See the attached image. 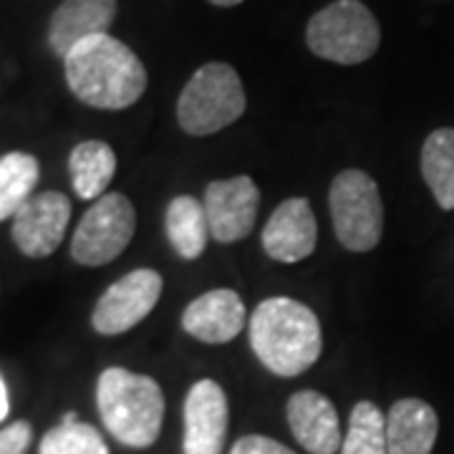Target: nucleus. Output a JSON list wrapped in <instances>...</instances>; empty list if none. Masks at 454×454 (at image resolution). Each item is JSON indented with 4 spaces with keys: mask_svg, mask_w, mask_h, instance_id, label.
<instances>
[{
    "mask_svg": "<svg viewBox=\"0 0 454 454\" xmlns=\"http://www.w3.org/2000/svg\"><path fill=\"white\" fill-rule=\"evenodd\" d=\"M250 346L268 372L293 379L321 356V324L309 306L293 298H268L250 318Z\"/></svg>",
    "mask_w": 454,
    "mask_h": 454,
    "instance_id": "2",
    "label": "nucleus"
},
{
    "mask_svg": "<svg viewBox=\"0 0 454 454\" xmlns=\"http://www.w3.org/2000/svg\"><path fill=\"white\" fill-rule=\"evenodd\" d=\"M64 71L74 97L94 109H129L146 91L145 64L109 33L82 41L64 59Z\"/></svg>",
    "mask_w": 454,
    "mask_h": 454,
    "instance_id": "1",
    "label": "nucleus"
},
{
    "mask_svg": "<svg viewBox=\"0 0 454 454\" xmlns=\"http://www.w3.org/2000/svg\"><path fill=\"white\" fill-rule=\"evenodd\" d=\"M331 217L339 243L351 253H369L384 235V202L379 184L361 169H343L333 179Z\"/></svg>",
    "mask_w": 454,
    "mask_h": 454,
    "instance_id": "6",
    "label": "nucleus"
},
{
    "mask_svg": "<svg viewBox=\"0 0 454 454\" xmlns=\"http://www.w3.org/2000/svg\"><path fill=\"white\" fill-rule=\"evenodd\" d=\"M116 18V0H64L49 20L51 51L66 59L86 38L109 33Z\"/></svg>",
    "mask_w": 454,
    "mask_h": 454,
    "instance_id": "14",
    "label": "nucleus"
},
{
    "mask_svg": "<svg viewBox=\"0 0 454 454\" xmlns=\"http://www.w3.org/2000/svg\"><path fill=\"white\" fill-rule=\"evenodd\" d=\"M182 328L202 343H227L245 328L243 298L230 288L202 293L182 313Z\"/></svg>",
    "mask_w": 454,
    "mask_h": 454,
    "instance_id": "15",
    "label": "nucleus"
},
{
    "mask_svg": "<svg viewBox=\"0 0 454 454\" xmlns=\"http://www.w3.org/2000/svg\"><path fill=\"white\" fill-rule=\"evenodd\" d=\"M41 454H109L97 427L86 422H61L41 442Z\"/></svg>",
    "mask_w": 454,
    "mask_h": 454,
    "instance_id": "22",
    "label": "nucleus"
},
{
    "mask_svg": "<svg viewBox=\"0 0 454 454\" xmlns=\"http://www.w3.org/2000/svg\"><path fill=\"white\" fill-rule=\"evenodd\" d=\"M288 424L293 437L310 454H336L340 452V424L336 406L318 391H295L288 399Z\"/></svg>",
    "mask_w": 454,
    "mask_h": 454,
    "instance_id": "13",
    "label": "nucleus"
},
{
    "mask_svg": "<svg viewBox=\"0 0 454 454\" xmlns=\"http://www.w3.org/2000/svg\"><path fill=\"white\" fill-rule=\"evenodd\" d=\"M137 212L121 192H106L83 212L71 238V258L86 268L116 260L134 238Z\"/></svg>",
    "mask_w": 454,
    "mask_h": 454,
    "instance_id": "7",
    "label": "nucleus"
},
{
    "mask_svg": "<svg viewBox=\"0 0 454 454\" xmlns=\"http://www.w3.org/2000/svg\"><path fill=\"white\" fill-rule=\"evenodd\" d=\"M33 427L28 422H13L0 429V454H28Z\"/></svg>",
    "mask_w": 454,
    "mask_h": 454,
    "instance_id": "23",
    "label": "nucleus"
},
{
    "mask_svg": "<svg viewBox=\"0 0 454 454\" xmlns=\"http://www.w3.org/2000/svg\"><path fill=\"white\" fill-rule=\"evenodd\" d=\"M205 215L210 235L223 245L247 238L258 220L260 190L250 177H230L210 182L205 190Z\"/></svg>",
    "mask_w": 454,
    "mask_h": 454,
    "instance_id": "9",
    "label": "nucleus"
},
{
    "mask_svg": "<svg viewBox=\"0 0 454 454\" xmlns=\"http://www.w3.org/2000/svg\"><path fill=\"white\" fill-rule=\"evenodd\" d=\"M162 276L152 268H139L119 278L94 306V331L101 336H119L131 331L154 310L162 295Z\"/></svg>",
    "mask_w": 454,
    "mask_h": 454,
    "instance_id": "8",
    "label": "nucleus"
},
{
    "mask_svg": "<svg viewBox=\"0 0 454 454\" xmlns=\"http://www.w3.org/2000/svg\"><path fill=\"white\" fill-rule=\"evenodd\" d=\"M247 109V98L238 71L230 64L212 61L197 68L184 83L177 101V121L192 137H210L238 121Z\"/></svg>",
    "mask_w": 454,
    "mask_h": 454,
    "instance_id": "4",
    "label": "nucleus"
},
{
    "mask_svg": "<svg viewBox=\"0 0 454 454\" xmlns=\"http://www.w3.org/2000/svg\"><path fill=\"white\" fill-rule=\"evenodd\" d=\"M97 406L112 437L131 450H146L160 439L164 394L152 376L131 373L121 366L101 372Z\"/></svg>",
    "mask_w": 454,
    "mask_h": 454,
    "instance_id": "3",
    "label": "nucleus"
},
{
    "mask_svg": "<svg viewBox=\"0 0 454 454\" xmlns=\"http://www.w3.org/2000/svg\"><path fill=\"white\" fill-rule=\"evenodd\" d=\"M422 177L442 210H454V129H434L422 146Z\"/></svg>",
    "mask_w": 454,
    "mask_h": 454,
    "instance_id": "19",
    "label": "nucleus"
},
{
    "mask_svg": "<svg viewBox=\"0 0 454 454\" xmlns=\"http://www.w3.org/2000/svg\"><path fill=\"white\" fill-rule=\"evenodd\" d=\"M164 227L179 258L197 260L205 253L210 240V223L200 200L190 195L175 197L164 215Z\"/></svg>",
    "mask_w": 454,
    "mask_h": 454,
    "instance_id": "17",
    "label": "nucleus"
},
{
    "mask_svg": "<svg viewBox=\"0 0 454 454\" xmlns=\"http://www.w3.org/2000/svg\"><path fill=\"white\" fill-rule=\"evenodd\" d=\"M230 422L225 389L202 379L184 399V454H223Z\"/></svg>",
    "mask_w": 454,
    "mask_h": 454,
    "instance_id": "11",
    "label": "nucleus"
},
{
    "mask_svg": "<svg viewBox=\"0 0 454 454\" xmlns=\"http://www.w3.org/2000/svg\"><path fill=\"white\" fill-rule=\"evenodd\" d=\"M230 454H295L291 447L280 444L276 439L262 437V434H247L235 442Z\"/></svg>",
    "mask_w": 454,
    "mask_h": 454,
    "instance_id": "24",
    "label": "nucleus"
},
{
    "mask_svg": "<svg viewBox=\"0 0 454 454\" xmlns=\"http://www.w3.org/2000/svg\"><path fill=\"white\" fill-rule=\"evenodd\" d=\"M318 225L309 200L291 197L280 202L262 230V250L278 262H301L316 250Z\"/></svg>",
    "mask_w": 454,
    "mask_h": 454,
    "instance_id": "12",
    "label": "nucleus"
},
{
    "mask_svg": "<svg viewBox=\"0 0 454 454\" xmlns=\"http://www.w3.org/2000/svg\"><path fill=\"white\" fill-rule=\"evenodd\" d=\"M8 391H5V381H3V376H0V422L8 417Z\"/></svg>",
    "mask_w": 454,
    "mask_h": 454,
    "instance_id": "25",
    "label": "nucleus"
},
{
    "mask_svg": "<svg viewBox=\"0 0 454 454\" xmlns=\"http://www.w3.org/2000/svg\"><path fill=\"white\" fill-rule=\"evenodd\" d=\"M309 49L331 64L356 66L379 51V20L361 0H336L309 20Z\"/></svg>",
    "mask_w": 454,
    "mask_h": 454,
    "instance_id": "5",
    "label": "nucleus"
},
{
    "mask_svg": "<svg viewBox=\"0 0 454 454\" xmlns=\"http://www.w3.org/2000/svg\"><path fill=\"white\" fill-rule=\"evenodd\" d=\"M68 220L71 200L64 192H35L13 217V243L28 258H49L64 240Z\"/></svg>",
    "mask_w": 454,
    "mask_h": 454,
    "instance_id": "10",
    "label": "nucleus"
},
{
    "mask_svg": "<svg viewBox=\"0 0 454 454\" xmlns=\"http://www.w3.org/2000/svg\"><path fill=\"white\" fill-rule=\"evenodd\" d=\"M68 172L74 190L82 200H98L106 195V187L116 172V154L106 142L89 139L74 146L68 157Z\"/></svg>",
    "mask_w": 454,
    "mask_h": 454,
    "instance_id": "18",
    "label": "nucleus"
},
{
    "mask_svg": "<svg viewBox=\"0 0 454 454\" xmlns=\"http://www.w3.org/2000/svg\"><path fill=\"white\" fill-rule=\"evenodd\" d=\"M41 164L28 152H8L0 157V223L16 217L18 210L35 195Z\"/></svg>",
    "mask_w": 454,
    "mask_h": 454,
    "instance_id": "20",
    "label": "nucleus"
},
{
    "mask_svg": "<svg viewBox=\"0 0 454 454\" xmlns=\"http://www.w3.org/2000/svg\"><path fill=\"white\" fill-rule=\"evenodd\" d=\"M340 454H389L387 450V417L372 402H358L351 411L348 434Z\"/></svg>",
    "mask_w": 454,
    "mask_h": 454,
    "instance_id": "21",
    "label": "nucleus"
},
{
    "mask_svg": "<svg viewBox=\"0 0 454 454\" xmlns=\"http://www.w3.org/2000/svg\"><path fill=\"white\" fill-rule=\"evenodd\" d=\"M439 434L434 406L422 399H399L387 417L389 454H432Z\"/></svg>",
    "mask_w": 454,
    "mask_h": 454,
    "instance_id": "16",
    "label": "nucleus"
},
{
    "mask_svg": "<svg viewBox=\"0 0 454 454\" xmlns=\"http://www.w3.org/2000/svg\"><path fill=\"white\" fill-rule=\"evenodd\" d=\"M210 3L217 8H232V5H240L243 0H210Z\"/></svg>",
    "mask_w": 454,
    "mask_h": 454,
    "instance_id": "26",
    "label": "nucleus"
}]
</instances>
